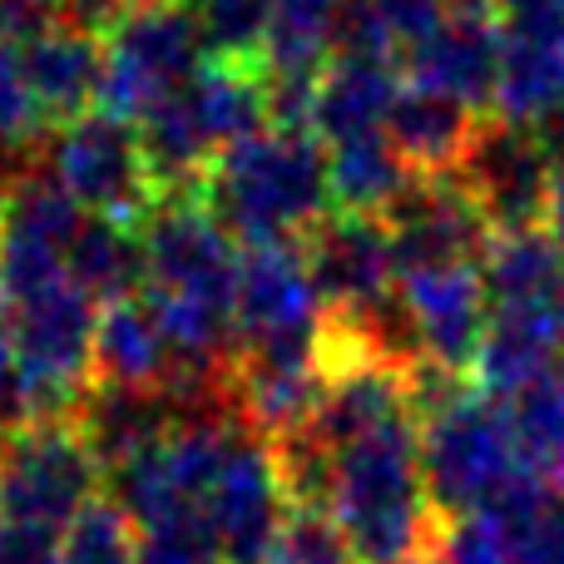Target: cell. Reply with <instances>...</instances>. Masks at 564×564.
I'll return each mask as SVG.
<instances>
[{
    "mask_svg": "<svg viewBox=\"0 0 564 564\" xmlns=\"http://www.w3.org/2000/svg\"><path fill=\"white\" fill-rule=\"evenodd\" d=\"M327 516L341 525L357 564H411L441 545L446 520L426 496L416 411L332 451Z\"/></svg>",
    "mask_w": 564,
    "mask_h": 564,
    "instance_id": "1",
    "label": "cell"
},
{
    "mask_svg": "<svg viewBox=\"0 0 564 564\" xmlns=\"http://www.w3.org/2000/svg\"><path fill=\"white\" fill-rule=\"evenodd\" d=\"M416 416L426 496L446 525L466 516H490L530 476L520 460L510 406L486 397L476 381L451 377L426 361L416 371Z\"/></svg>",
    "mask_w": 564,
    "mask_h": 564,
    "instance_id": "2",
    "label": "cell"
},
{
    "mask_svg": "<svg viewBox=\"0 0 564 564\" xmlns=\"http://www.w3.org/2000/svg\"><path fill=\"white\" fill-rule=\"evenodd\" d=\"M204 208L243 248L302 243L332 218V169L317 134H263L218 154L198 188Z\"/></svg>",
    "mask_w": 564,
    "mask_h": 564,
    "instance_id": "3",
    "label": "cell"
},
{
    "mask_svg": "<svg viewBox=\"0 0 564 564\" xmlns=\"http://www.w3.org/2000/svg\"><path fill=\"white\" fill-rule=\"evenodd\" d=\"M99 40H105V79L95 109L134 129L208 65L198 15L184 0H134Z\"/></svg>",
    "mask_w": 564,
    "mask_h": 564,
    "instance_id": "4",
    "label": "cell"
},
{
    "mask_svg": "<svg viewBox=\"0 0 564 564\" xmlns=\"http://www.w3.org/2000/svg\"><path fill=\"white\" fill-rule=\"evenodd\" d=\"M105 496V466L75 416L25 421L0 441V525L65 535L85 506Z\"/></svg>",
    "mask_w": 564,
    "mask_h": 564,
    "instance_id": "5",
    "label": "cell"
},
{
    "mask_svg": "<svg viewBox=\"0 0 564 564\" xmlns=\"http://www.w3.org/2000/svg\"><path fill=\"white\" fill-rule=\"evenodd\" d=\"M20 357V406L25 421H65L95 387V327L99 302L75 282H55L10 312Z\"/></svg>",
    "mask_w": 564,
    "mask_h": 564,
    "instance_id": "6",
    "label": "cell"
},
{
    "mask_svg": "<svg viewBox=\"0 0 564 564\" xmlns=\"http://www.w3.org/2000/svg\"><path fill=\"white\" fill-rule=\"evenodd\" d=\"M45 169L65 184V194L89 218L144 228V218L159 208V184L149 174L139 129L124 124V119L99 115V109L69 119L50 134Z\"/></svg>",
    "mask_w": 564,
    "mask_h": 564,
    "instance_id": "7",
    "label": "cell"
},
{
    "mask_svg": "<svg viewBox=\"0 0 564 564\" xmlns=\"http://www.w3.org/2000/svg\"><path fill=\"white\" fill-rule=\"evenodd\" d=\"M243 248L204 208V198H164L144 218V292L228 312L238 322Z\"/></svg>",
    "mask_w": 564,
    "mask_h": 564,
    "instance_id": "8",
    "label": "cell"
},
{
    "mask_svg": "<svg viewBox=\"0 0 564 564\" xmlns=\"http://www.w3.org/2000/svg\"><path fill=\"white\" fill-rule=\"evenodd\" d=\"M327 327L302 243L243 248L238 278V351H317Z\"/></svg>",
    "mask_w": 564,
    "mask_h": 564,
    "instance_id": "9",
    "label": "cell"
},
{
    "mask_svg": "<svg viewBox=\"0 0 564 564\" xmlns=\"http://www.w3.org/2000/svg\"><path fill=\"white\" fill-rule=\"evenodd\" d=\"M288 510H292V500H288V486H282L273 446L243 421L224 456V466H218L214 490H208V500H204V520L218 535L224 560L228 564H268Z\"/></svg>",
    "mask_w": 564,
    "mask_h": 564,
    "instance_id": "10",
    "label": "cell"
},
{
    "mask_svg": "<svg viewBox=\"0 0 564 564\" xmlns=\"http://www.w3.org/2000/svg\"><path fill=\"white\" fill-rule=\"evenodd\" d=\"M564 105V0L500 6V85L490 115L535 129Z\"/></svg>",
    "mask_w": 564,
    "mask_h": 564,
    "instance_id": "11",
    "label": "cell"
},
{
    "mask_svg": "<svg viewBox=\"0 0 564 564\" xmlns=\"http://www.w3.org/2000/svg\"><path fill=\"white\" fill-rule=\"evenodd\" d=\"M381 224H387L391 248H397V278L421 273V268L480 263L490 238H496V224L476 204V194L460 184V174L416 178Z\"/></svg>",
    "mask_w": 564,
    "mask_h": 564,
    "instance_id": "12",
    "label": "cell"
},
{
    "mask_svg": "<svg viewBox=\"0 0 564 564\" xmlns=\"http://www.w3.org/2000/svg\"><path fill=\"white\" fill-rule=\"evenodd\" d=\"M302 258L332 317H367L401 292L397 248L381 218L332 214L302 238Z\"/></svg>",
    "mask_w": 564,
    "mask_h": 564,
    "instance_id": "13",
    "label": "cell"
},
{
    "mask_svg": "<svg viewBox=\"0 0 564 564\" xmlns=\"http://www.w3.org/2000/svg\"><path fill=\"white\" fill-rule=\"evenodd\" d=\"M401 307L411 317L416 347L431 367L466 377L476 367V351L490 327V292L480 278V263L421 268L401 278Z\"/></svg>",
    "mask_w": 564,
    "mask_h": 564,
    "instance_id": "14",
    "label": "cell"
},
{
    "mask_svg": "<svg viewBox=\"0 0 564 564\" xmlns=\"http://www.w3.org/2000/svg\"><path fill=\"white\" fill-rule=\"evenodd\" d=\"M550 174H555V159L540 149L535 129L506 124L490 115L466 169H460V184L490 214L496 234H510V228H545Z\"/></svg>",
    "mask_w": 564,
    "mask_h": 564,
    "instance_id": "15",
    "label": "cell"
},
{
    "mask_svg": "<svg viewBox=\"0 0 564 564\" xmlns=\"http://www.w3.org/2000/svg\"><path fill=\"white\" fill-rule=\"evenodd\" d=\"M406 85L436 89V95L490 115L500 85V15L456 6L446 25L406 55Z\"/></svg>",
    "mask_w": 564,
    "mask_h": 564,
    "instance_id": "16",
    "label": "cell"
},
{
    "mask_svg": "<svg viewBox=\"0 0 564 564\" xmlns=\"http://www.w3.org/2000/svg\"><path fill=\"white\" fill-rule=\"evenodd\" d=\"M564 361V332L555 317V302L550 307H490V327L486 341L476 351V387L496 401H516L530 387L550 377Z\"/></svg>",
    "mask_w": 564,
    "mask_h": 564,
    "instance_id": "17",
    "label": "cell"
},
{
    "mask_svg": "<svg viewBox=\"0 0 564 564\" xmlns=\"http://www.w3.org/2000/svg\"><path fill=\"white\" fill-rule=\"evenodd\" d=\"M486 119L490 115L436 95V89L401 85V99L387 119V139L397 144L411 178H456L466 169Z\"/></svg>",
    "mask_w": 564,
    "mask_h": 564,
    "instance_id": "18",
    "label": "cell"
},
{
    "mask_svg": "<svg viewBox=\"0 0 564 564\" xmlns=\"http://www.w3.org/2000/svg\"><path fill=\"white\" fill-rule=\"evenodd\" d=\"M30 95H35L40 115L50 129L69 124V119L89 115L99 105V79H105V40L95 30L79 25H55L50 35H40L35 45L20 50Z\"/></svg>",
    "mask_w": 564,
    "mask_h": 564,
    "instance_id": "19",
    "label": "cell"
},
{
    "mask_svg": "<svg viewBox=\"0 0 564 564\" xmlns=\"http://www.w3.org/2000/svg\"><path fill=\"white\" fill-rule=\"evenodd\" d=\"M174 421H178L174 397H164V391H124V387H89L75 411V426L95 446L105 480L115 470H124L129 460H139L149 446H159L174 431Z\"/></svg>",
    "mask_w": 564,
    "mask_h": 564,
    "instance_id": "20",
    "label": "cell"
},
{
    "mask_svg": "<svg viewBox=\"0 0 564 564\" xmlns=\"http://www.w3.org/2000/svg\"><path fill=\"white\" fill-rule=\"evenodd\" d=\"M95 387L164 391L174 397V351L159 332L144 297H124L99 307L95 327Z\"/></svg>",
    "mask_w": 564,
    "mask_h": 564,
    "instance_id": "21",
    "label": "cell"
},
{
    "mask_svg": "<svg viewBox=\"0 0 564 564\" xmlns=\"http://www.w3.org/2000/svg\"><path fill=\"white\" fill-rule=\"evenodd\" d=\"M406 75L397 65H371V59H332L317 75V129L322 144H347L361 134H387V119L401 99Z\"/></svg>",
    "mask_w": 564,
    "mask_h": 564,
    "instance_id": "22",
    "label": "cell"
},
{
    "mask_svg": "<svg viewBox=\"0 0 564 564\" xmlns=\"http://www.w3.org/2000/svg\"><path fill=\"white\" fill-rule=\"evenodd\" d=\"M490 307H550L564 288V253L545 228L496 234L480 258Z\"/></svg>",
    "mask_w": 564,
    "mask_h": 564,
    "instance_id": "23",
    "label": "cell"
},
{
    "mask_svg": "<svg viewBox=\"0 0 564 564\" xmlns=\"http://www.w3.org/2000/svg\"><path fill=\"white\" fill-rule=\"evenodd\" d=\"M69 282L99 307L124 302L144 292V228L109 224V218H85V228L69 243Z\"/></svg>",
    "mask_w": 564,
    "mask_h": 564,
    "instance_id": "24",
    "label": "cell"
},
{
    "mask_svg": "<svg viewBox=\"0 0 564 564\" xmlns=\"http://www.w3.org/2000/svg\"><path fill=\"white\" fill-rule=\"evenodd\" d=\"M327 169H332V208L337 214L387 218L401 204V194L416 184L387 134H361L347 139V144H332Z\"/></svg>",
    "mask_w": 564,
    "mask_h": 564,
    "instance_id": "25",
    "label": "cell"
},
{
    "mask_svg": "<svg viewBox=\"0 0 564 564\" xmlns=\"http://www.w3.org/2000/svg\"><path fill=\"white\" fill-rule=\"evenodd\" d=\"M341 0H278L268 35V75H322L337 45Z\"/></svg>",
    "mask_w": 564,
    "mask_h": 564,
    "instance_id": "26",
    "label": "cell"
},
{
    "mask_svg": "<svg viewBox=\"0 0 564 564\" xmlns=\"http://www.w3.org/2000/svg\"><path fill=\"white\" fill-rule=\"evenodd\" d=\"M510 416H516V441H520L525 470L550 496H560L564 490V361L540 387H530L525 397L510 401Z\"/></svg>",
    "mask_w": 564,
    "mask_h": 564,
    "instance_id": "27",
    "label": "cell"
},
{
    "mask_svg": "<svg viewBox=\"0 0 564 564\" xmlns=\"http://www.w3.org/2000/svg\"><path fill=\"white\" fill-rule=\"evenodd\" d=\"M490 516L500 520L510 545V564H564V506L525 476Z\"/></svg>",
    "mask_w": 564,
    "mask_h": 564,
    "instance_id": "28",
    "label": "cell"
},
{
    "mask_svg": "<svg viewBox=\"0 0 564 564\" xmlns=\"http://www.w3.org/2000/svg\"><path fill=\"white\" fill-rule=\"evenodd\" d=\"M273 6L278 0H194L204 50L218 65L263 69L268 35H273Z\"/></svg>",
    "mask_w": 564,
    "mask_h": 564,
    "instance_id": "29",
    "label": "cell"
},
{
    "mask_svg": "<svg viewBox=\"0 0 564 564\" xmlns=\"http://www.w3.org/2000/svg\"><path fill=\"white\" fill-rule=\"evenodd\" d=\"M59 564H139V530L109 496L85 506L59 535Z\"/></svg>",
    "mask_w": 564,
    "mask_h": 564,
    "instance_id": "30",
    "label": "cell"
},
{
    "mask_svg": "<svg viewBox=\"0 0 564 564\" xmlns=\"http://www.w3.org/2000/svg\"><path fill=\"white\" fill-rule=\"evenodd\" d=\"M268 564H357V555H351L347 535H341V525L327 516V510L292 506L288 520H282V530H278V540H273Z\"/></svg>",
    "mask_w": 564,
    "mask_h": 564,
    "instance_id": "31",
    "label": "cell"
},
{
    "mask_svg": "<svg viewBox=\"0 0 564 564\" xmlns=\"http://www.w3.org/2000/svg\"><path fill=\"white\" fill-rule=\"evenodd\" d=\"M45 115H40L35 95H30L25 65H20L15 45H0V149L25 154L40 134H45Z\"/></svg>",
    "mask_w": 564,
    "mask_h": 564,
    "instance_id": "32",
    "label": "cell"
},
{
    "mask_svg": "<svg viewBox=\"0 0 564 564\" xmlns=\"http://www.w3.org/2000/svg\"><path fill=\"white\" fill-rule=\"evenodd\" d=\"M139 564H228L218 550V535L204 516L164 520V525L139 530Z\"/></svg>",
    "mask_w": 564,
    "mask_h": 564,
    "instance_id": "33",
    "label": "cell"
},
{
    "mask_svg": "<svg viewBox=\"0 0 564 564\" xmlns=\"http://www.w3.org/2000/svg\"><path fill=\"white\" fill-rule=\"evenodd\" d=\"M441 564H510L506 530L496 516H466L441 530Z\"/></svg>",
    "mask_w": 564,
    "mask_h": 564,
    "instance_id": "34",
    "label": "cell"
},
{
    "mask_svg": "<svg viewBox=\"0 0 564 564\" xmlns=\"http://www.w3.org/2000/svg\"><path fill=\"white\" fill-rule=\"evenodd\" d=\"M371 6H377L381 20H387L391 40H397V55L421 50L441 25H446L451 10H456L451 0H371Z\"/></svg>",
    "mask_w": 564,
    "mask_h": 564,
    "instance_id": "35",
    "label": "cell"
},
{
    "mask_svg": "<svg viewBox=\"0 0 564 564\" xmlns=\"http://www.w3.org/2000/svg\"><path fill=\"white\" fill-rule=\"evenodd\" d=\"M55 25H65V0H0V45L25 50Z\"/></svg>",
    "mask_w": 564,
    "mask_h": 564,
    "instance_id": "36",
    "label": "cell"
},
{
    "mask_svg": "<svg viewBox=\"0 0 564 564\" xmlns=\"http://www.w3.org/2000/svg\"><path fill=\"white\" fill-rule=\"evenodd\" d=\"M15 426H25V406H20V357H15L10 312L0 307V436Z\"/></svg>",
    "mask_w": 564,
    "mask_h": 564,
    "instance_id": "37",
    "label": "cell"
},
{
    "mask_svg": "<svg viewBox=\"0 0 564 564\" xmlns=\"http://www.w3.org/2000/svg\"><path fill=\"white\" fill-rule=\"evenodd\" d=\"M0 564H59V535L30 525H0Z\"/></svg>",
    "mask_w": 564,
    "mask_h": 564,
    "instance_id": "38",
    "label": "cell"
},
{
    "mask_svg": "<svg viewBox=\"0 0 564 564\" xmlns=\"http://www.w3.org/2000/svg\"><path fill=\"white\" fill-rule=\"evenodd\" d=\"M545 234L560 243L564 253V159L555 164V174H550V198H545Z\"/></svg>",
    "mask_w": 564,
    "mask_h": 564,
    "instance_id": "39",
    "label": "cell"
},
{
    "mask_svg": "<svg viewBox=\"0 0 564 564\" xmlns=\"http://www.w3.org/2000/svg\"><path fill=\"white\" fill-rule=\"evenodd\" d=\"M456 6H470V10H496V6H506V0H456Z\"/></svg>",
    "mask_w": 564,
    "mask_h": 564,
    "instance_id": "40",
    "label": "cell"
},
{
    "mask_svg": "<svg viewBox=\"0 0 564 564\" xmlns=\"http://www.w3.org/2000/svg\"><path fill=\"white\" fill-rule=\"evenodd\" d=\"M555 317H560V332H564V288H560V297H555Z\"/></svg>",
    "mask_w": 564,
    "mask_h": 564,
    "instance_id": "41",
    "label": "cell"
},
{
    "mask_svg": "<svg viewBox=\"0 0 564 564\" xmlns=\"http://www.w3.org/2000/svg\"><path fill=\"white\" fill-rule=\"evenodd\" d=\"M184 6H194V0H184Z\"/></svg>",
    "mask_w": 564,
    "mask_h": 564,
    "instance_id": "42",
    "label": "cell"
},
{
    "mask_svg": "<svg viewBox=\"0 0 564 564\" xmlns=\"http://www.w3.org/2000/svg\"><path fill=\"white\" fill-rule=\"evenodd\" d=\"M0 441H6V436H0Z\"/></svg>",
    "mask_w": 564,
    "mask_h": 564,
    "instance_id": "43",
    "label": "cell"
}]
</instances>
